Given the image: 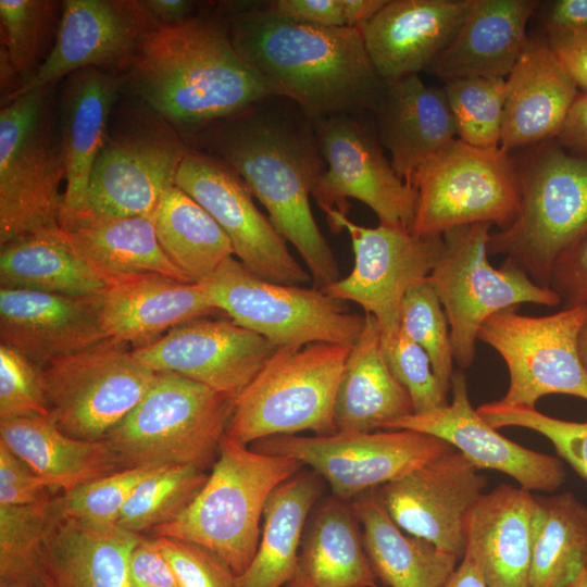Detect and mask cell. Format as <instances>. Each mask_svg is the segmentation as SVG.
<instances>
[{"label": "cell", "instance_id": "cell-25", "mask_svg": "<svg viewBox=\"0 0 587 587\" xmlns=\"http://www.w3.org/2000/svg\"><path fill=\"white\" fill-rule=\"evenodd\" d=\"M473 0H387L360 29L383 80L427 70L447 47Z\"/></svg>", "mask_w": 587, "mask_h": 587}, {"label": "cell", "instance_id": "cell-15", "mask_svg": "<svg viewBox=\"0 0 587 587\" xmlns=\"http://www.w3.org/2000/svg\"><path fill=\"white\" fill-rule=\"evenodd\" d=\"M333 232L346 229L354 254L352 271L322 290L359 304L378 323L382 335L400 329L402 300L413 285L426 279L437 263L442 235L421 236L411 229L379 224L361 226L335 209L323 210Z\"/></svg>", "mask_w": 587, "mask_h": 587}, {"label": "cell", "instance_id": "cell-53", "mask_svg": "<svg viewBox=\"0 0 587 587\" xmlns=\"http://www.w3.org/2000/svg\"><path fill=\"white\" fill-rule=\"evenodd\" d=\"M130 587H182L153 538L141 537L129 559Z\"/></svg>", "mask_w": 587, "mask_h": 587}, {"label": "cell", "instance_id": "cell-60", "mask_svg": "<svg viewBox=\"0 0 587 587\" xmlns=\"http://www.w3.org/2000/svg\"><path fill=\"white\" fill-rule=\"evenodd\" d=\"M446 587H487L475 562L464 554Z\"/></svg>", "mask_w": 587, "mask_h": 587}, {"label": "cell", "instance_id": "cell-13", "mask_svg": "<svg viewBox=\"0 0 587 587\" xmlns=\"http://www.w3.org/2000/svg\"><path fill=\"white\" fill-rule=\"evenodd\" d=\"M587 304L544 315L520 314L517 308L495 313L480 326L477 339L495 349L509 371L501 402L535 408L552 394L587 400V372L578 352V336Z\"/></svg>", "mask_w": 587, "mask_h": 587}, {"label": "cell", "instance_id": "cell-8", "mask_svg": "<svg viewBox=\"0 0 587 587\" xmlns=\"http://www.w3.org/2000/svg\"><path fill=\"white\" fill-rule=\"evenodd\" d=\"M349 346L278 347L234 401L226 435L248 446L277 435L336 433L334 403Z\"/></svg>", "mask_w": 587, "mask_h": 587}, {"label": "cell", "instance_id": "cell-22", "mask_svg": "<svg viewBox=\"0 0 587 587\" xmlns=\"http://www.w3.org/2000/svg\"><path fill=\"white\" fill-rule=\"evenodd\" d=\"M450 390L452 401L446 407L412 413L386 428L435 436L460 451L477 470L502 472L529 491H553L565 482L566 471L561 460L503 437L479 415L471 403L463 372H453Z\"/></svg>", "mask_w": 587, "mask_h": 587}, {"label": "cell", "instance_id": "cell-41", "mask_svg": "<svg viewBox=\"0 0 587 587\" xmlns=\"http://www.w3.org/2000/svg\"><path fill=\"white\" fill-rule=\"evenodd\" d=\"M208 475L192 465L159 467L129 495L116 526L141 535L175 519L196 497Z\"/></svg>", "mask_w": 587, "mask_h": 587}, {"label": "cell", "instance_id": "cell-23", "mask_svg": "<svg viewBox=\"0 0 587 587\" xmlns=\"http://www.w3.org/2000/svg\"><path fill=\"white\" fill-rule=\"evenodd\" d=\"M100 296V295H99ZM99 296L76 297L0 287V341L39 367L107 336Z\"/></svg>", "mask_w": 587, "mask_h": 587}, {"label": "cell", "instance_id": "cell-9", "mask_svg": "<svg viewBox=\"0 0 587 587\" xmlns=\"http://www.w3.org/2000/svg\"><path fill=\"white\" fill-rule=\"evenodd\" d=\"M490 224L478 223L447 230L444 248L426 280L446 313L454 362L470 367L476 355L483 323L502 310L523 303L561 304L550 287L536 284L513 259L496 268L488 260Z\"/></svg>", "mask_w": 587, "mask_h": 587}, {"label": "cell", "instance_id": "cell-47", "mask_svg": "<svg viewBox=\"0 0 587 587\" xmlns=\"http://www.w3.org/2000/svg\"><path fill=\"white\" fill-rule=\"evenodd\" d=\"M479 415L496 429L517 426L548 438L558 454L587 479V422H572L546 415L536 408L513 407L498 401L477 408Z\"/></svg>", "mask_w": 587, "mask_h": 587}, {"label": "cell", "instance_id": "cell-11", "mask_svg": "<svg viewBox=\"0 0 587 587\" xmlns=\"http://www.w3.org/2000/svg\"><path fill=\"white\" fill-rule=\"evenodd\" d=\"M412 186L411 232L421 236L478 223L503 229L519 212L517 165L500 148L480 149L457 138L419 170Z\"/></svg>", "mask_w": 587, "mask_h": 587}, {"label": "cell", "instance_id": "cell-20", "mask_svg": "<svg viewBox=\"0 0 587 587\" xmlns=\"http://www.w3.org/2000/svg\"><path fill=\"white\" fill-rule=\"evenodd\" d=\"M263 336L232 319L199 317L133 350L155 373H175L235 400L276 351Z\"/></svg>", "mask_w": 587, "mask_h": 587}, {"label": "cell", "instance_id": "cell-27", "mask_svg": "<svg viewBox=\"0 0 587 587\" xmlns=\"http://www.w3.org/2000/svg\"><path fill=\"white\" fill-rule=\"evenodd\" d=\"M505 84L499 148L509 153L555 139L579 90L548 41L529 39Z\"/></svg>", "mask_w": 587, "mask_h": 587}, {"label": "cell", "instance_id": "cell-56", "mask_svg": "<svg viewBox=\"0 0 587 587\" xmlns=\"http://www.w3.org/2000/svg\"><path fill=\"white\" fill-rule=\"evenodd\" d=\"M547 41L579 92L587 93V30Z\"/></svg>", "mask_w": 587, "mask_h": 587}, {"label": "cell", "instance_id": "cell-42", "mask_svg": "<svg viewBox=\"0 0 587 587\" xmlns=\"http://www.w3.org/2000/svg\"><path fill=\"white\" fill-rule=\"evenodd\" d=\"M55 7L54 1L47 0H0V68L4 97L8 88H11L10 96L13 93V79H18L22 87L40 66L39 58Z\"/></svg>", "mask_w": 587, "mask_h": 587}, {"label": "cell", "instance_id": "cell-29", "mask_svg": "<svg viewBox=\"0 0 587 587\" xmlns=\"http://www.w3.org/2000/svg\"><path fill=\"white\" fill-rule=\"evenodd\" d=\"M118 526L97 528L55 504L37 565L38 587H130L129 559L141 539Z\"/></svg>", "mask_w": 587, "mask_h": 587}, {"label": "cell", "instance_id": "cell-50", "mask_svg": "<svg viewBox=\"0 0 587 587\" xmlns=\"http://www.w3.org/2000/svg\"><path fill=\"white\" fill-rule=\"evenodd\" d=\"M182 587H236V574L211 550L182 539L153 536Z\"/></svg>", "mask_w": 587, "mask_h": 587}, {"label": "cell", "instance_id": "cell-10", "mask_svg": "<svg viewBox=\"0 0 587 587\" xmlns=\"http://www.w3.org/2000/svg\"><path fill=\"white\" fill-rule=\"evenodd\" d=\"M213 305L240 326L278 347L312 342L351 347L364 315L320 288L272 283L249 272L235 257L201 282Z\"/></svg>", "mask_w": 587, "mask_h": 587}, {"label": "cell", "instance_id": "cell-24", "mask_svg": "<svg viewBox=\"0 0 587 587\" xmlns=\"http://www.w3.org/2000/svg\"><path fill=\"white\" fill-rule=\"evenodd\" d=\"M370 114L395 172L411 187L419 170L458 138L444 89L425 85L419 74L384 80Z\"/></svg>", "mask_w": 587, "mask_h": 587}, {"label": "cell", "instance_id": "cell-5", "mask_svg": "<svg viewBox=\"0 0 587 587\" xmlns=\"http://www.w3.org/2000/svg\"><path fill=\"white\" fill-rule=\"evenodd\" d=\"M517 172L519 212L508 227L490 233L488 254L513 259L536 284L550 287L557 260L587 240V152L545 141Z\"/></svg>", "mask_w": 587, "mask_h": 587}, {"label": "cell", "instance_id": "cell-54", "mask_svg": "<svg viewBox=\"0 0 587 587\" xmlns=\"http://www.w3.org/2000/svg\"><path fill=\"white\" fill-rule=\"evenodd\" d=\"M266 3L275 13L297 22L346 27L340 0H274Z\"/></svg>", "mask_w": 587, "mask_h": 587}, {"label": "cell", "instance_id": "cell-45", "mask_svg": "<svg viewBox=\"0 0 587 587\" xmlns=\"http://www.w3.org/2000/svg\"><path fill=\"white\" fill-rule=\"evenodd\" d=\"M400 330L427 353L435 375L449 392L454 372L449 323L426 279L407 291L400 309Z\"/></svg>", "mask_w": 587, "mask_h": 587}, {"label": "cell", "instance_id": "cell-2", "mask_svg": "<svg viewBox=\"0 0 587 587\" xmlns=\"http://www.w3.org/2000/svg\"><path fill=\"white\" fill-rule=\"evenodd\" d=\"M221 11L234 49L268 96L292 101L312 120L372 110L384 80L359 28L297 22L267 3L229 2Z\"/></svg>", "mask_w": 587, "mask_h": 587}, {"label": "cell", "instance_id": "cell-28", "mask_svg": "<svg viewBox=\"0 0 587 587\" xmlns=\"http://www.w3.org/2000/svg\"><path fill=\"white\" fill-rule=\"evenodd\" d=\"M535 496L501 484L483 494L466 524L465 554L487 587H530Z\"/></svg>", "mask_w": 587, "mask_h": 587}, {"label": "cell", "instance_id": "cell-49", "mask_svg": "<svg viewBox=\"0 0 587 587\" xmlns=\"http://www.w3.org/2000/svg\"><path fill=\"white\" fill-rule=\"evenodd\" d=\"M48 417L41 367L0 344V421Z\"/></svg>", "mask_w": 587, "mask_h": 587}, {"label": "cell", "instance_id": "cell-57", "mask_svg": "<svg viewBox=\"0 0 587 587\" xmlns=\"http://www.w3.org/2000/svg\"><path fill=\"white\" fill-rule=\"evenodd\" d=\"M555 140L567 149L587 152V93H578Z\"/></svg>", "mask_w": 587, "mask_h": 587}, {"label": "cell", "instance_id": "cell-58", "mask_svg": "<svg viewBox=\"0 0 587 587\" xmlns=\"http://www.w3.org/2000/svg\"><path fill=\"white\" fill-rule=\"evenodd\" d=\"M158 27L182 24L193 17L196 3L186 0H141Z\"/></svg>", "mask_w": 587, "mask_h": 587}, {"label": "cell", "instance_id": "cell-18", "mask_svg": "<svg viewBox=\"0 0 587 587\" xmlns=\"http://www.w3.org/2000/svg\"><path fill=\"white\" fill-rule=\"evenodd\" d=\"M189 150L178 130L159 115L107 134L91 170L86 209L149 216L162 193L175 185Z\"/></svg>", "mask_w": 587, "mask_h": 587}, {"label": "cell", "instance_id": "cell-26", "mask_svg": "<svg viewBox=\"0 0 587 587\" xmlns=\"http://www.w3.org/2000/svg\"><path fill=\"white\" fill-rule=\"evenodd\" d=\"M220 312L201 283L153 273L115 279L99 296L107 338L133 350L154 342L177 325Z\"/></svg>", "mask_w": 587, "mask_h": 587}, {"label": "cell", "instance_id": "cell-4", "mask_svg": "<svg viewBox=\"0 0 587 587\" xmlns=\"http://www.w3.org/2000/svg\"><path fill=\"white\" fill-rule=\"evenodd\" d=\"M303 466L286 455L249 449L225 434L199 492L153 534L200 545L239 575L257 552L267 499Z\"/></svg>", "mask_w": 587, "mask_h": 587}, {"label": "cell", "instance_id": "cell-19", "mask_svg": "<svg viewBox=\"0 0 587 587\" xmlns=\"http://www.w3.org/2000/svg\"><path fill=\"white\" fill-rule=\"evenodd\" d=\"M486 485L487 478L453 448L378 490L403 532L462 560L467 520Z\"/></svg>", "mask_w": 587, "mask_h": 587}, {"label": "cell", "instance_id": "cell-16", "mask_svg": "<svg viewBox=\"0 0 587 587\" xmlns=\"http://www.w3.org/2000/svg\"><path fill=\"white\" fill-rule=\"evenodd\" d=\"M370 112L313 118L326 168L312 197L322 210L348 212V198L366 204L379 224L411 229L415 189L403 182L385 157Z\"/></svg>", "mask_w": 587, "mask_h": 587}, {"label": "cell", "instance_id": "cell-38", "mask_svg": "<svg viewBox=\"0 0 587 587\" xmlns=\"http://www.w3.org/2000/svg\"><path fill=\"white\" fill-rule=\"evenodd\" d=\"M109 285L66 242L59 228L1 246L0 287L95 297Z\"/></svg>", "mask_w": 587, "mask_h": 587}, {"label": "cell", "instance_id": "cell-14", "mask_svg": "<svg viewBox=\"0 0 587 587\" xmlns=\"http://www.w3.org/2000/svg\"><path fill=\"white\" fill-rule=\"evenodd\" d=\"M252 445L258 451L309 465L340 500L359 497L453 449L445 440L411 429L277 435Z\"/></svg>", "mask_w": 587, "mask_h": 587}, {"label": "cell", "instance_id": "cell-52", "mask_svg": "<svg viewBox=\"0 0 587 587\" xmlns=\"http://www.w3.org/2000/svg\"><path fill=\"white\" fill-rule=\"evenodd\" d=\"M550 288L560 297L563 309L587 304V240L557 260Z\"/></svg>", "mask_w": 587, "mask_h": 587}, {"label": "cell", "instance_id": "cell-43", "mask_svg": "<svg viewBox=\"0 0 587 587\" xmlns=\"http://www.w3.org/2000/svg\"><path fill=\"white\" fill-rule=\"evenodd\" d=\"M54 497L26 505H0V586L38 587V559L54 513Z\"/></svg>", "mask_w": 587, "mask_h": 587}, {"label": "cell", "instance_id": "cell-40", "mask_svg": "<svg viewBox=\"0 0 587 587\" xmlns=\"http://www.w3.org/2000/svg\"><path fill=\"white\" fill-rule=\"evenodd\" d=\"M587 570V504L571 492L535 496L530 587H572Z\"/></svg>", "mask_w": 587, "mask_h": 587}, {"label": "cell", "instance_id": "cell-36", "mask_svg": "<svg viewBox=\"0 0 587 587\" xmlns=\"http://www.w3.org/2000/svg\"><path fill=\"white\" fill-rule=\"evenodd\" d=\"M338 498L315 514L285 587H377L358 519Z\"/></svg>", "mask_w": 587, "mask_h": 587}, {"label": "cell", "instance_id": "cell-55", "mask_svg": "<svg viewBox=\"0 0 587 587\" xmlns=\"http://www.w3.org/2000/svg\"><path fill=\"white\" fill-rule=\"evenodd\" d=\"M542 23L548 40L587 30V0H554L547 2Z\"/></svg>", "mask_w": 587, "mask_h": 587}, {"label": "cell", "instance_id": "cell-3", "mask_svg": "<svg viewBox=\"0 0 587 587\" xmlns=\"http://www.w3.org/2000/svg\"><path fill=\"white\" fill-rule=\"evenodd\" d=\"M128 82L154 113L188 135L268 96L234 49L221 10L149 32L128 67Z\"/></svg>", "mask_w": 587, "mask_h": 587}, {"label": "cell", "instance_id": "cell-32", "mask_svg": "<svg viewBox=\"0 0 587 587\" xmlns=\"http://www.w3.org/2000/svg\"><path fill=\"white\" fill-rule=\"evenodd\" d=\"M121 86L120 77L97 67L72 73L63 85L59 125L66 166L63 205L68 209H86L91 170Z\"/></svg>", "mask_w": 587, "mask_h": 587}, {"label": "cell", "instance_id": "cell-21", "mask_svg": "<svg viewBox=\"0 0 587 587\" xmlns=\"http://www.w3.org/2000/svg\"><path fill=\"white\" fill-rule=\"evenodd\" d=\"M157 27L141 0H66L54 45L5 104L79 70L128 68L145 36Z\"/></svg>", "mask_w": 587, "mask_h": 587}, {"label": "cell", "instance_id": "cell-59", "mask_svg": "<svg viewBox=\"0 0 587 587\" xmlns=\"http://www.w3.org/2000/svg\"><path fill=\"white\" fill-rule=\"evenodd\" d=\"M387 0H340L345 26L361 29Z\"/></svg>", "mask_w": 587, "mask_h": 587}, {"label": "cell", "instance_id": "cell-6", "mask_svg": "<svg viewBox=\"0 0 587 587\" xmlns=\"http://www.w3.org/2000/svg\"><path fill=\"white\" fill-rule=\"evenodd\" d=\"M54 86L23 93L0 111V246L55 230L66 178Z\"/></svg>", "mask_w": 587, "mask_h": 587}, {"label": "cell", "instance_id": "cell-12", "mask_svg": "<svg viewBox=\"0 0 587 587\" xmlns=\"http://www.w3.org/2000/svg\"><path fill=\"white\" fill-rule=\"evenodd\" d=\"M157 373L104 339L41 369L48 419L64 434L101 440L143 398Z\"/></svg>", "mask_w": 587, "mask_h": 587}, {"label": "cell", "instance_id": "cell-31", "mask_svg": "<svg viewBox=\"0 0 587 587\" xmlns=\"http://www.w3.org/2000/svg\"><path fill=\"white\" fill-rule=\"evenodd\" d=\"M59 232L110 284L148 273L193 283L165 254L149 216H115L63 205Z\"/></svg>", "mask_w": 587, "mask_h": 587}, {"label": "cell", "instance_id": "cell-51", "mask_svg": "<svg viewBox=\"0 0 587 587\" xmlns=\"http://www.w3.org/2000/svg\"><path fill=\"white\" fill-rule=\"evenodd\" d=\"M49 484L0 442V505H26L50 497Z\"/></svg>", "mask_w": 587, "mask_h": 587}, {"label": "cell", "instance_id": "cell-46", "mask_svg": "<svg viewBox=\"0 0 587 587\" xmlns=\"http://www.w3.org/2000/svg\"><path fill=\"white\" fill-rule=\"evenodd\" d=\"M158 469L148 466L117 470L55 496L57 508L62 515L91 527L116 526L134 488Z\"/></svg>", "mask_w": 587, "mask_h": 587}, {"label": "cell", "instance_id": "cell-61", "mask_svg": "<svg viewBox=\"0 0 587 587\" xmlns=\"http://www.w3.org/2000/svg\"><path fill=\"white\" fill-rule=\"evenodd\" d=\"M578 352L582 364L587 372V319L584 322L578 336Z\"/></svg>", "mask_w": 587, "mask_h": 587}, {"label": "cell", "instance_id": "cell-17", "mask_svg": "<svg viewBox=\"0 0 587 587\" xmlns=\"http://www.w3.org/2000/svg\"><path fill=\"white\" fill-rule=\"evenodd\" d=\"M175 185L216 221L232 242L234 257L249 272L284 285L312 282L270 217L257 208L246 183L222 160L190 149L178 167Z\"/></svg>", "mask_w": 587, "mask_h": 587}, {"label": "cell", "instance_id": "cell-63", "mask_svg": "<svg viewBox=\"0 0 587 587\" xmlns=\"http://www.w3.org/2000/svg\"><path fill=\"white\" fill-rule=\"evenodd\" d=\"M0 587H28L23 585H1Z\"/></svg>", "mask_w": 587, "mask_h": 587}, {"label": "cell", "instance_id": "cell-64", "mask_svg": "<svg viewBox=\"0 0 587 587\" xmlns=\"http://www.w3.org/2000/svg\"><path fill=\"white\" fill-rule=\"evenodd\" d=\"M378 587V586H377Z\"/></svg>", "mask_w": 587, "mask_h": 587}, {"label": "cell", "instance_id": "cell-34", "mask_svg": "<svg viewBox=\"0 0 587 587\" xmlns=\"http://www.w3.org/2000/svg\"><path fill=\"white\" fill-rule=\"evenodd\" d=\"M376 578L386 587H446L459 561L433 542L403 530L390 517L377 488L352 502Z\"/></svg>", "mask_w": 587, "mask_h": 587}, {"label": "cell", "instance_id": "cell-35", "mask_svg": "<svg viewBox=\"0 0 587 587\" xmlns=\"http://www.w3.org/2000/svg\"><path fill=\"white\" fill-rule=\"evenodd\" d=\"M0 442L57 491H71L121 470L116 454L103 439L73 438L45 416L0 421Z\"/></svg>", "mask_w": 587, "mask_h": 587}, {"label": "cell", "instance_id": "cell-37", "mask_svg": "<svg viewBox=\"0 0 587 587\" xmlns=\"http://www.w3.org/2000/svg\"><path fill=\"white\" fill-rule=\"evenodd\" d=\"M319 494L316 473H297L271 494L257 552L236 576V587H282L291 579L302 532Z\"/></svg>", "mask_w": 587, "mask_h": 587}, {"label": "cell", "instance_id": "cell-62", "mask_svg": "<svg viewBox=\"0 0 587 587\" xmlns=\"http://www.w3.org/2000/svg\"><path fill=\"white\" fill-rule=\"evenodd\" d=\"M572 587H587V570L579 574Z\"/></svg>", "mask_w": 587, "mask_h": 587}, {"label": "cell", "instance_id": "cell-44", "mask_svg": "<svg viewBox=\"0 0 587 587\" xmlns=\"http://www.w3.org/2000/svg\"><path fill=\"white\" fill-rule=\"evenodd\" d=\"M457 136L480 149H499L505 102V78L469 77L445 82Z\"/></svg>", "mask_w": 587, "mask_h": 587}, {"label": "cell", "instance_id": "cell-7", "mask_svg": "<svg viewBox=\"0 0 587 587\" xmlns=\"http://www.w3.org/2000/svg\"><path fill=\"white\" fill-rule=\"evenodd\" d=\"M234 401L175 373H157L139 403L103 438L121 469L192 465L218 455Z\"/></svg>", "mask_w": 587, "mask_h": 587}, {"label": "cell", "instance_id": "cell-39", "mask_svg": "<svg viewBox=\"0 0 587 587\" xmlns=\"http://www.w3.org/2000/svg\"><path fill=\"white\" fill-rule=\"evenodd\" d=\"M149 218L165 254L193 283L205 280L234 257L216 221L176 185L162 193Z\"/></svg>", "mask_w": 587, "mask_h": 587}, {"label": "cell", "instance_id": "cell-30", "mask_svg": "<svg viewBox=\"0 0 587 587\" xmlns=\"http://www.w3.org/2000/svg\"><path fill=\"white\" fill-rule=\"evenodd\" d=\"M536 0H473L447 47L427 71L444 82L507 78L529 38L526 28Z\"/></svg>", "mask_w": 587, "mask_h": 587}, {"label": "cell", "instance_id": "cell-33", "mask_svg": "<svg viewBox=\"0 0 587 587\" xmlns=\"http://www.w3.org/2000/svg\"><path fill=\"white\" fill-rule=\"evenodd\" d=\"M364 317L335 397L334 425L339 433L374 432L414 413L408 391L385 360L377 321L371 314Z\"/></svg>", "mask_w": 587, "mask_h": 587}, {"label": "cell", "instance_id": "cell-48", "mask_svg": "<svg viewBox=\"0 0 587 587\" xmlns=\"http://www.w3.org/2000/svg\"><path fill=\"white\" fill-rule=\"evenodd\" d=\"M382 349L391 373L408 391L414 413L429 412L449 403L448 392L435 375L429 357L400 329L382 335Z\"/></svg>", "mask_w": 587, "mask_h": 587}, {"label": "cell", "instance_id": "cell-1", "mask_svg": "<svg viewBox=\"0 0 587 587\" xmlns=\"http://www.w3.org/2000/svg\"><path fill=\"white\" fill-rule=\"evenodd\" d=\"M190 137L242 178L282 237L298 251L313 287L323 289L340 278L310 205L326 163L307 113L290 100L267 96Z\"/></svg>", "mask_w": 587, "mask_h": 587}]
</instances>
